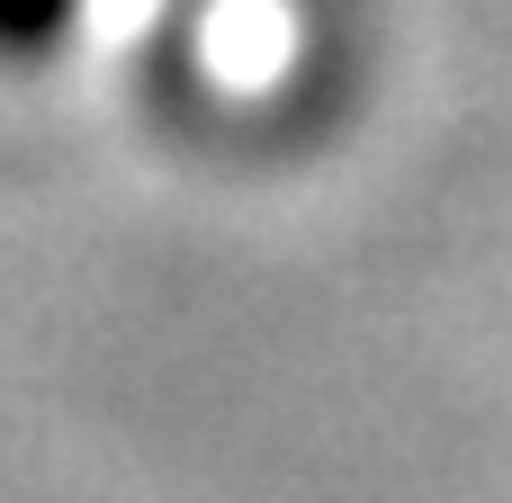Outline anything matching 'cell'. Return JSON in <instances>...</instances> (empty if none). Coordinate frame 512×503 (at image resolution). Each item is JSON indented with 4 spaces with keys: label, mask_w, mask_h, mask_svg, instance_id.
<instances>
[{
    "label": "cell",
    "mask_w": 512,
    "mask_h": 503,
    "mask_svg": "<svg viewBox=\"0 0 512 503\" xmlns=\"http://www.w3.org/2000/svg\"><path fill=\"white\" fill-rule=\"evenodd\" d=\"M81 0H0V63H45L72 36Z\"/></svg>",
    "instance_id": "1"
}]
</instances>
